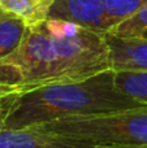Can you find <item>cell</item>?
<instances>
[{
    "instance_id": "cell-11",
    "label": "cell",
    "mask_w": 147,
    "mask_h": 148,
    "mask_svg": "<svg viewBox=\"0 0 147 148\" xmlns=\"http://www.w3.org/2000/svg\"><path fill=\"white\" fill-rule=\"evenodd\" d=\"M112 27L147 5V0H104Z\"/></svg>"
},
{
    "instance_id": "cell-7",
    "label": "cell",
    "mask_w": 147,
    "mask_h": 148,
    "mask_svg": "<svg viewBox=\"0 0 147 148\" xmlns=\"http://www.w3.org/2000/svg\"><path fill=\"white\" fill-rule=\"evenodd\" d=\"M54 0H4L0 8L25 22L27 26H35L44 22L49 16Z\"/></svg>"
},
{
    "instance_id": "cell-14",
    "label": "cell",
    "mask_w": 147,
    "mask_h": 148,
    "mask_svg": "<svg viewBox=\"0 0 147 148\" xmlns=\"http://www.w3.org/2000/svg\"><path fill=\"white\" fill-rule=\"evenodd\" d=\"M138 148H147V147H138Z\"/></svg>"
},
{
    "instance_id": "cell-9",
    "label": "cell",
    "mask_w": 147,
    "mask_h": 148,
    "mask_svg": "<svg viewBox=\"0 0 147 148\" xmlns=\"http://www.w3.org/2000/svg\"><path fill=\"white\" fill-rule=\"evenodd\" d=\"M115 84L120 92L147 107V70L115 72Z\"/></svg>"
},
{
    "instance_id": "cell-5",
    "label": "cell",
    "mask_w": 147,
    "mask_h": 148,
    "mask_svg": "<svg viewBox=\"0 0 147 148\" xmlns=\"http://www.w3.org/2000/svg\"><path fill=\"white\" fill-rule=\"evenodd\" d=\"M0 148H111L41 131L35 127L3 129Z\"/></svg>"
},
{
    "instance_id": "cell-2",
    "label": "cell",
    "mask_w": 147,
    "mask_h": 148,
    "mask_svg": "<svg viewBox=\"0 0 147 148\" xmlns=\"http://www.w3.org/2000/svg\"><path fill=\"white\" fill-rule=\"evenodd\" d=\"M143 107L115 84V72L104 70L90 78L17 92L4 129H26L77 116H93Z\"/></svg>"
},
{
    "instance_id": "cell-1",
    "label": "cell",
    "mask_w": 147,
    "mask_h": 148,
    "mask_svg": "<svg viewBox=\"0 0 147 148\" xmlns=\"http://www.w3.org/2000/svg\"><path fill=\"white\" fill-rule=\"evenodd\" d=\"M108 69L104 34L47 18L29 26L17 48L0 59V94L78 82Z\"/></svg>"
},
{
    "instance_id": "cell-12",
    "label": "cell",
    "mask_w": 147,
    "mask_h": 148,
    "mask_svg": "<svg viewBox=\"0 0 147 148\" xmlns=\"http://www.w3.org/2000/svg\"><path fill=\"white\" fill-rule=\"evenodd\" d=\"M14 97L16 94H0V131L4 129L5 118L12 107Z\"/></svg>"
},
{
    "instance_id": "cell-10",
    "label": "cell",
    "mask_w": 147,
    "mask_h": 148,
    "mask_svg": "<svg viewBox=\"0 0 147 148\" xmlns=\"http://www.w3.org/2000/svg\"><path fill=\"white\" fill-rule=\"evenodd\" d=\"M147 33V5L111 29L108 34L116 36H142Z\"/></svg>"
},
{
    "instance_id": "cell-13",
    "label": "cell",
    "mask_w": 147,
    "mask_h": 148,
    "mask_svg": "<svg viewBox=\"0 0 147 148\" xmlns=\"http://www.w3.org/2000/svg\"><path fill=\"white\" fill-rule=\"evenodd\" d=\"M142 36H145V38H147V33H145V34H143Z\"/></svg>"
},
{
    "instance_id": "cell-3",
    "label": "cell",
    "mask_w": 147,
    "mask_h": 148,
    "mask_svg": "<svg viewBox=\"0 0 147 148\" xmlns=\"http://www.w3.org/2000/svg\"><path fill=\"white\" fill-rule=\"evenodd\" d=\"M33 127L103 147H147V107L61 118Z\"/></svg>"
},
{
    "instance_id": "cell-8",
    "label": "cell",
    "mask_w": 147,
    "mask_h": 148,
    "mask_svg": "<svg viewBox=\"0 0 147 148\" xmlns=\"http://www.w3.org/2000/svg\"><path fill=\"white\" fill-rule=\"evenodd\" d=\"M26 29L27 26L21 18L0 8V59L17 48Z\"/></svg>"
},
{
    "instance_id": "cell-6",
    "label": "cell",
    "mask_w": 147,
    "mask_h": 148,
    "mask_svg": "<svg viewBox=\"0 0 147 148\" xmlns=\"http://www.w3.org/2000/svg\"><path fill=\"white\" fill-rule=\"evenodd\" d=\"M108 47L109 68L119 70H147V38L104 34Z\"/></svg>"
},
{
    "instance_id": "cell-4",
    "label": "cell",
    "mask_w": 147,
    "mask_h": 148,
    "mask_svg": "<svg viewBox=\"0 0 147 148\" xmlns=\"http://www.w3.org/2000/svg\"><path fill=\"white\" fill-rule=\"evenodd\" d=\"M48 18L68 21L100 34L112 29L104 0H54Z\"/></svg>"
}]
</instances>
